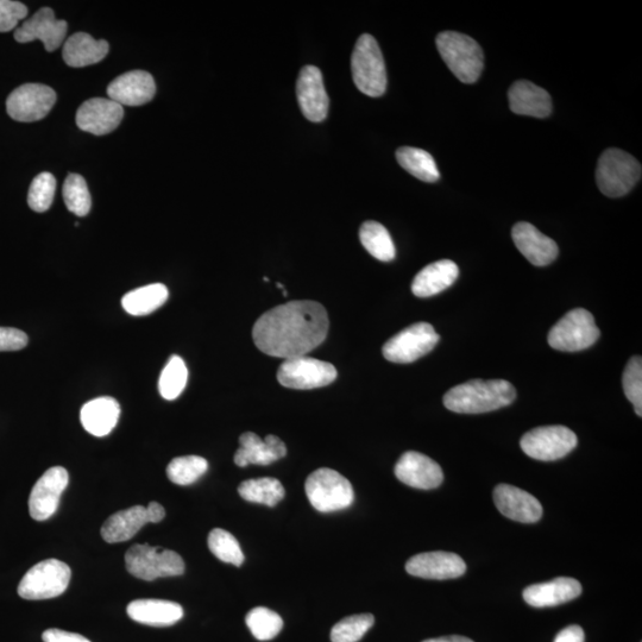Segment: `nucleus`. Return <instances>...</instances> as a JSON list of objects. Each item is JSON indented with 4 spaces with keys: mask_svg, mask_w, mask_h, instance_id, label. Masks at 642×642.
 I'll list each match as a JSON object with an SVG mask.
<instances>
[{
    "mask_svg": "<svg viewBox=\"0 0 642 642\" xmlns=\"http://www.w3.org/2000/svg\"><path fill=\"white\" fill-rule=\"evenodd\" d=\"M326 308L317 301L295 300L272 308L258 318L253 329L257 349L268 356H306L323 344L329 333Z\"/></svg>",
    "mask_w": 642,
    "mask_h": 642,
    "instance_id": "nucleus-1",
    "label": "nucleus"
},
{
    "mask_svg": "<svg viewBox=\"0 0 642 642\" xmlns=\"http://www.w3.org/2000/svg\"><path fill=\"white\" fill-rule=\"evenodd\" d=\"M516 390L505 380H472L449 390L444 406L459 414H481L513 404Z\"/></svg>",
    "mask_w": 642,
    "mask_h": 642,
    "instance_id": "nucleus-2",
    "label": "nucleus"
},
{
    "mask_svg": "<svg viewBox=\"0 0 642 642\" xmlns=\"http://www.w3.org/2000/svg\"><path fill=\"white\" fill-rule=\"evenodd\" d=\"M437 48L446 66L464 84H474L484 68L483 50L470 36L444 31L437 36Z\"/></svg>",
    "mask_w": 642,
    "mask_h": 642,
    "instance_id": "nucleus-3",
    "label": "nucleus"
},
{
    "mask_svg": "<svg viewBox=\"0 0 642 642\" xmlns=\"http://www.w3.org/2000/svg\"><path fill=\"white\" fill-rule=\"evenodd\" d=\"M352 78L362 93L381 97L387 90V69L379 43L364 34L358 39L351 58Z\"/></svg>",
    "mask_w": 642,
    "mask_h": 642,
    "instance_id": "nucleus-4",
    "label": "nucleus"
},
{
    "mask_svg": "<svg viewBox=\"0 0 642 642\" xmlns=\"http://www.w3.org/2000/svg\"><path fill=\"white\" fill-rule=\"evenodd\" d=\"M640 162L626 151L610 148L601 155L596 169L600 191L609 198H620L632 191L641 179Z\"/></svg>",
    "mask_w": 642,
    "mask_h": 642,
    "instance_id": "nucleus-5",
    "label": "nucleus"
},
{
    "mask_svg": "<svg viewBox=\"0 0 642 642\" xmlns=\"http://www.w3.org/2000/svg\"><path fill=\"white\" fill-rule=\"evenodd\" d=\"M305 489L311 505L321 513L343 511L355 500L351 483L332 469L321 468L312 472Z\"/></svg>",
    "mask_w": 642,
    "mask_h": 642,
    "instance_id": "nucleus-6",
    "label": "nucleus"
},
{
    "mask_svg": "<svg viewBox=\"0 0 642 642\" xmlns=\"http://www.w3.org/2000/svg\"><path fill=\"white\" fill-rule=\"evenodd\" d=\"M129 574L143 581L184 575L185 562L178 553L148 544L134 545L125 555Z\"/></svg>",
    "mask_w": 642,
    "mask_h": 642,
    "instance_id": "nucleus-7",
    "label": "nucleus"
},
{
    "mask_svg": "<svg viewBox=\"0 0 642 642\" xmlns=\"http://www.w3.org/2000/svg\"><path fill=\"white\" fill-rule=\"evenodd\" d=\"M600 335L593 314L584 308H575L552 327L547 341L552 349L577 352L589 349L599 341Z\"/></svg>",
    "mask_w": 642,
    "mask_h": 642,
    "instance_id": "nucleus-8",
    "label": "nucleus"
},
{
    "mask_svg": "<svg viewBox=\"0 0 642 642\" xmlns=\"http://www.w3.org/2000/svg\"><path fill=\"white\" fill-rule=\"evenodd\" d=\"M71 577V569L61 560H43L24 575L18 595L29 601L54 599L65 593Z\"/></svg>",
    "mask_w": 642,
    "mask_h": 642,
    "instance_id": "nucleus-9",
    "label": "nucleus"
},
{
    "mask_svg": "<svg viewBox=\"0 0 642 642\" xmlns=\"http://www.w3.org/2000/svg\"><path fill=\"white\" fill-rule=\"evenodd\" d=\"M578 439L574 431L565 426L534 428L521 438V449L537 461L551 462L563 458L574 450Z\"/></svg>",
    "mask_w": 642,
    "mask_h": 642,
    "instance_id": "nucleus-10",
    "label": "nucleus"
},
{
    "mask_svg": "<svg viewBox=\"0 0 642 642\" xmlns=\"http://www.w3.org/2000/svg\"><path fill=\"white\" fill-rule=\"evenodd\" d=\"M438 342L439 335L431 324L418 323L390 338L383 345L382 354L389 362L412 363L436 348Z\"/></svg>",
    "mask_w": 642,
    "mask_h": 642,
    "instance_id": "nucleus-11",
    "label": "nucleus"
},
{
    "mask_svg": "<svg viewBox=\"0 0 642 642\" xmlns=\"http://www.w3.org/2000/svg\"><path fill=\"white\" fill-rule=\"evenodd\" d=\"M337 375L335 365L300 356L283 361L278 371V381L286 388L317 389L331 385Z\"/></svg>",
    "mask_w": 642,
    "mask_h": 642,
    "instance_id": "nucleus-12",
    "label": "nucleus"
},
{
    "mask_svg": "<svg viewBox=\"0 0 642 642\" xmlns=\"http://www.w3.org/2000/svg\"><path fill=\"white\" fill-rule=\"evenodd\" d=\"M56 102L53 88L42 84H25L16 88L6 100L9 116L17 122L41 121Z\"/></svg>",
    "mask_w": 642,
    "mask_h": 642,
    "instance_id": "nucleus-13",
    "label": "nucleus"
},
{
    "mask_svg": "<svg viewBox=\"0 0 642 642\" xmlns=\"http://www.w3.org/2000/svg\"><path fill=\"white\" fill-rule=\"evenodd\" d=\"M69 476L65 468H50L31 490L29 512L36 521H46L58 511L62 493L68 486Z\"/></svg>",
    "mask_w": 642,
    "mask_h": 642,
    "instance_id": "nucleus-14",
    "label": "nucleus"
},
{
    "mask_svg": "<svg viewBox=\"0 0 642 642\" xmlns=\"http://www.w3.org/2000/svg\"><path fill=\"white\" fill-rule=\"evenodd\" d=\"M297 96L301 112L308 121L313 123L324 121L329 113L330 99L319 68L306 66L301 69L297 83Z\"/></svg>",
    "mask_w": 642,
    "mask_h": 642,
    "instance_id": "nucleus-15",
    "label": "nucleus"
},
{
    "mask_svg": "<svg viewBox=\"0 0 642 642\" xmlns=\"http://www.w3.org/2000/svg\"><path fill=\"white\" fill-rule=\"evenodd\" d=\"M395 476L407 486L417 489H436L444 481L442 468L423 453H404L395 465Z\"/></svg>",
    "mask_w": 642,
    "mask_h": 642,
    "instance_id": "nucleus-16",
    "label": "nucleus"
},
{
    "mask_svg": "<svg viewBox=\"0 0 642 642\" xmlns=\"http://www.w3.org/2000/svg\"><path fill=\"white\" fill-rule=\"evenodd\" d=\"M406 571L414 577L444 581L463 576L467 564L456 553L434 551L420 553L409 559Z\"/></svg>",
    "mask_w": 642,
    "mask_h": 642,
    "instance_id": "nucleus-17",
    "label": "nucleus"
},
{
    "mask_svg": "<svg viewBox=\"0 0 642 642\" xmlns=\"http://www.w3.org/2000/svg\"><path fill=\"white\" fill-rule=\"evenodd\" d=\"M67 29V22L56 20L52 9L43 8L15 31V40L20 43L40 40L47 52H54L64 42Z\"/></svg>",
    "mask_w": 642,
    "mask_h": 642,
    "instance_id": "nucleus-18",
    "label": "nucleus"
},
{
    "mask_svg": "<svg viewBox=\"0 0 642 642\" xmlns=\"http://www.w3.org/2000/svg\"><path fill=\"white\" fill-rule=\"evenodd\" d=\"M123 117L122 105L111 99L93 98L79 107L77 124L83 131L103 136L117 129Z\"/></svg>",
    "mask_w": 642,
    "mask_h": 642,
    "instance_id": "nucleus-19",
    "label": "nucleus"
},
{
    "mask_svg": "<svg viewBox=\"0 0 642 642\" xmlns=\"http://www.w3.org/2000/svg\"><path fill=\"white\" fill-rule=\"evenodd\" d=\"M494 502L497 509L506 518L533 524L543 516V506L533 495L520 488L500 484L494 490Z\"/></svg>",
    "mask_w": 642,
    "mask_h": 642,
    "instance_id": "nucleus-20",
    "label": "nucleus"
},
{
    "mask_svg": "<svg viewBox=\"0 0 642 642\" xmlns=\"http://www.w3.org/2000/svg\"><path fill=\"white\" fill-rule=\"evenodd\" d=\"M512 237L516 248L533 266H549L558 257L559 249L557 243L541 234L530 223L520 222L515 224L512 230Z\"/></svg>",
    "mask_w": 642,
    "mask_h": 642,
    "instance_id": "nucleus-21",
    "label": "nucleus"
},
{
    "mask_svg": "<svg viewBox=\"0 0 642 642\" xmlns=\"http://www.w3.org/2000/svg\"><path fill=\"white\" fill-rule=\"evenodd\" d=\"M156 93V85L151 74L144 71H131L121 75L107 87V94L119 105L141 106L150 102Z\"/></svg>",
    "mask_w": 642,
    "mask_h": 642,
    "instance_id": "nucleus-22",
    "label": "nucleus"
},
{
    "mask_svg": "<svg viewBox=\"0 0 642 642\" xmlns=\"http://www.w3.org/2000/svg\"><path fill=\"white\" fill-rule=\"evenodd\" d=\"M239 444L241 448L236 452L235 463L241 468L249 464L269 465L287 455L285 443L273 434L262 440L253 432H245L239 438Z\"/></svg>",
    "mask_w": 642,
    "mask_h": 642,
    "instance_id": "nucleus-23",
    "label": "nucleus"
},
{
    "mask_svg": "<svg viewBox=\"0 0 642 642\" xmlns=\"http://www.w3.org/2000/svg\"><path fill=\"white\" fill-rule=\"evenodd\" d=\"M581 594L582 585L577 579L558 577L551 582L531 585L522 596L534 608H547L575 600Z\"/></svg>",
    "mask_w": 642,
    "mask_h": 642,
    "instance_id": "nucleus-24",
    "label": "nucleus"
},
{
    "mask_svg": "<svg viewBox=\"0 0 642 642\" xmlns=\"http://www.w3.org/2000/svg\"><path fill=\"white\" fill-rule=\"evenodd\" d=\"M508 100L516 115L546 118L552 112V99L544 88L527 80L516 81L509 88Z\"/></svg>",
    "mask_w": 642,
    "mask_h": 642,
    "instance_id": "nucleus-25",
    "label": "nucleus"
},
{
    "mask_svg": "<svg viewBox=\"0 0 642 642\" xmlns=\"http://www.w3.org/2000/svg\"><path fill=\"white\" fill-rule=\"evenodd\" d=\"M459 276L457 264L450 260H442L428 264L415 276L412 292L418 298H430L448 289Z\"/></svg>",
    "mask_w": 642,
    "mask_h": 642,
    "instance_id": "nucleus-26",
    "label": "nucleus"
},
{
    "mask_svg": "<svg viewBox=\"0 0 642 642\" xmlns=\"http://www.w3.org/2000/svg\"><path fill=\"white\" fill-rule=\"evenodd\" d=\"M121 406L110 396L87 402L80 411V421L94 437H105L117 426Z\"/></svg>",
    "mask_w": 642,
    "mask_h": 642,
    "instance_id": "nucleus-27",
    "label": "nucleus"
},
{
    "mask_svg": "<svg viewBox=\"0 0 642 642\" xmlns=\"http://www.w3.org/2000/svg\"><path fill=\"white\" fill-rule=\"evenodd\" d=\"M130 619L154 627L173 626L184 616L180 604L163 600H137L127 609Z\"/></svg>",
    "mask_w": 642,
    "mask_h": 642,
    "instance_id": "nucleus-28",
    "label": "nucleus"
},
{
    "mask_svg": "<svg viewBox=\"0 0 642 642\" xmlns=\"http://www.w3.org/2000/svg\"><path fill=\"white\" fill-rule=\"evenodd\" d=\"M149 524L147 508L135 506L117 512L105 521L102 537L109 544L124 543L135 537L141 528Z\"/></svg>",
    "mask_w": 642,
    "mask_h": 642,
    "instance_id": "nucleus-29",
    "label": "nucleus"
},
{
    "mask_svg": "<svg viewBox=\"0 0 642 642\" xmlns=\"http://www.w3.org/2000/svg\"><path fill=\"white\" fill-rule=\"evenodd\" d=\"M109 53V43L94 40L91 35L77 33L69 37L64 46V60L68 66L80 68L96 65Z\"/></svg>",
    "mask_w": 642,
    "mask_h": 642,
    "instance_id": "nucleus-30",
    "label": "nucleus"
},
{
    "mask_svg": "<svg viewBox=\"0 0 642 642\" xmlns=\"http://www.w3.org/2000/svg\"><path fill=\"white\" fill-rule=\"evenodd\" d=\"M168 297V288L162 283H154L124 295L122 306L131 316L143 317L159 310L166 304Z\"/></svg>",
    "mask_w": 642,
    "mask_h": 642,
    "instance_id": "nucleus-31",
    "label": "nucleus"
},
{
    "mask_svg": "<svg viewBox=\"0 0 642 642\" xmlns=\"http://www.w3.org/2000/svg\"><path fill=\"white\" fill-rule=\"evenodd\" d=\"M396 160L414 178L424 182H436L440 178L437 163L426 150L413 147H401L396 151Z\"/></svg>",
    "mask_w": 642,
    "mask_h": 642,
    "instance_id": "nucleus-32",
    "label": "nucleus"
},
{
    "mask_svg": "<svg viewBox=\"0 0 642 642\" xmlns=\"http://www.w3.org/2000/svg\"><path fill=\"white\" fill-rule=\"evenodd\" d=\"M360 239L363 247L368 253L381 262L393 261L396 256V249L388 230L380 223H363L360 230Z\"/></svg>",
    "mask_w": 642,
    "mask_h": 642,
    "instance_id": "nucleus-33",
    "label": "nucleus"
},
{
    "mask_svg": "<svg viewBox=\"0 0 642 642\" xmlns=\"http://www.w3.org/2000/svg\"><path fill=\"white\" fill-rule=\"evenodd\" d=\"M238 493L245 501L275 507L283 500L286 492L279 480L264 477L242 482Z\"/></svg>",
    "mask_w": 642,
    "mask_h": 642,
    "instance_id": "nucleus-34",
    "label": "nucleus"
},
{
    "mask_svg": "<svg viewBox=\"0 0 642 642\" xmlns=\"http://www.w3.org/2000/svg\"><path fill=\"white\" fill-rule=\"evenodd\" d=\"M187 381L188 369L186 363L181 357L172 356L160 376L159 390L162 398L168 401L178 399L181 393L184 392Z\"/></svg>",
    "mask_w": 642,
    "mask_h": 642,
    "instance_id": "nucleus-35",
    "label": "nucleus"
},
{
    "mask_svg": "<svg viewBox=\"0 0 642 642\" xmlns=\"http://www.w3.org/2000/svg\"><path fill=\"white\" fill-rule=\"evenodd\" d=\"M209 470V463L200 456L174 458L167 467V476L178 486H190Z\"/></svg>",
    "mask_w": 642,
    "mask_h": 642,
    "instance_id": "nucleus-36",
    "label": "nucleus"
},
{
    "mask_svg": "<svg viewBox=\"0 0 642 642\" xmlns=\"http://www.w3.org/2000/svg\"><path fill=\"white\" fill-rule=\"evenodd\" d=\"M245 622H247L251 634L260 641L274 639L283 628L281 616L266 607H256L250 610Z\"/></svg>",
    "mask_w": 642,
    "mask_h": 642,
    "instance_id": "nucleus-37",
    "label": "nucleus"
},
{
    "mask_svg": "<svg viewBox=\"0 0 642 642\" xmlns=\"http://www.w3.org/2000/svg\"><path fill=\"white\" fill-rule=\"evenodd\" d=\"M210 550L214 556L224 563L241 566L244 563V553L238 540L225 530H212L207 539Z\"/></svg>",
    "mask_w": 642,
    "mask_h": 642,
    "instance_id": "nucleus-38",
    "label": "nucleus"
},
{
    "mask_svg": "<svg viewBox=\"0 0 642 642\" xmlns=\"http://www.w3.org/2000/svg\"><path fill=\"white\" fill-rule=\"evenodd\" d=\"M64 199L69 212L85 217L91 211L92 199L83 176L69 174L64 186Z\"/></svg>",
    "mask_w": 642,
    "mask_h": 642,
    "instance_id": "nucleus-39",
    "label": "nucleus"
},
{
    "mask_svg": "<svg viewBox=\"0 0 642 642\" xmlns=\"http://www.w3.org/2000/svg\"><path fill=\"white\" fill-rule=\"evenodd\" d=\"M375 618L371 614L348 616L339 621L331 631L332 642H357L374 626Z\"/></svg>",
    "mask_w": 642,
    "mask_h": 642,
    "instance_id": "nucleus-40",
    "label": "nucleus"
},
{
    "mask_svg": "<svg viewBox=\"0 0 642 642\" xmlns=\"http://www.w3.org/2000/svg\"><path fill=\"white\" fill-rule=\"evenodd\" d=\"M56 190V180L53 174L42 173L37 175L31 182L28 204L31 210L43 213L50 209L53 204Z\"/></svg>",
    "mask_w": 642,
    "mask_h": 642,
    "instance_id": "nucleus-41",
    "label": "nucleus"
},
{
    "mask_svg": "<svg viewBox=\"0 0 642 642\" xmlns=\"http://www.w3.org/2000/svg\"><path fill=\"white\" fill-rule=\"evenodd\" d=\"M623 392L632 402L634 411L642 417V360L634 356L626 365L622 375Z\"/></svg>",
    "mask_w": 642,
    "mask_h": 642,
    "instance_id": "nucleus-42",
    "label": "nucleus"
},
{
    "mask_svg": "<svg viewBox=\"0 0 642 642\" xmlns=\"http://www.w3.org/2000/svg\"><path fill=\"white\" fill-rule=\"evenodd\" d=\"M28 16V8L20 2L0 0V33L14 30Z\"/></svg>",
    "mask_w": 642,
    "mask_h": 642,
    "instance_id": "nucleus-43",
    "label": "nucleus"
},
{
    "mask_svg": "<svg viewBox=\"0 0 642 642\" xmlns=\"http://www.w3.org/2000/svg\"><path fill=\"white\" fill-rule=\"evenodd\" d=\"M27 333L12 327H0V352L20 351L28 345Z\"/></svg>",
    "mask_w": 642,
    "mask_h": 642,
    "instance_id": "nucleus-44",
    "label": "nucleus"
},
{
    "mask_svg": "<svg viewBox=\"0 0 642 642\" xmlns=\"http://www.w3.org/2000/svg\"><path fill=\"white\" fill-rule=\"evenodd\" d=\"M44 642H91L83 635L61 631V629H48L42 635Z\"/></svg>",
    "mask_w": 642,
    "mask_h": 642,
    "instance_id": "nucleus-45",
    "label": "nucleus"
},
{
    "mask_svg": "<svg viewBox=\"0 0 642 642\" xmlns=\"http://www.w3.org/2000/svg\"><path fill=\"white\" fill-rule=\"evenodd\" d=\"M584 632L579 626H569L559 632L555 642H584Z\"/></svg>",
    "mask_w": 642,
    "mask_h": 642,
    "instance_id": "nucleus-46",
    "label": "nucleus"
},
{
    "mask_svg": "<svg viewBox=\"0 0 642 642\" xmlns=\"http://www.w3.org/2000/svg\"><path fill=\"white\" fill-rule=\"evenodd\" d=\"M147 514L149 522H151V524H157V522L165 519L166 511L165 508L160 505V503L150 502L149 506L147 507Z\"/></svg>",
    "mask_w": 642,
    "mask_h": 642,
    "instance_id": "nucleus-47",
    "label": "nucleus"
},
{
    "mask_svg": "<svg viewBox=\"0 0 642 642\" xmlns=\"http://www.w3.org/2000/svg\"><path fill=\"white\" fill-rule=\"evenodd\" d=\"M423 642H474V641H472L469 638L461 637V635H451V637L428 639Z\"/></svg>",
    "mask_w": 642,
    "mask_h": 642,
    "instance_id": "nucleus-48",
    "label": "nucleus"
}]
</instances>
